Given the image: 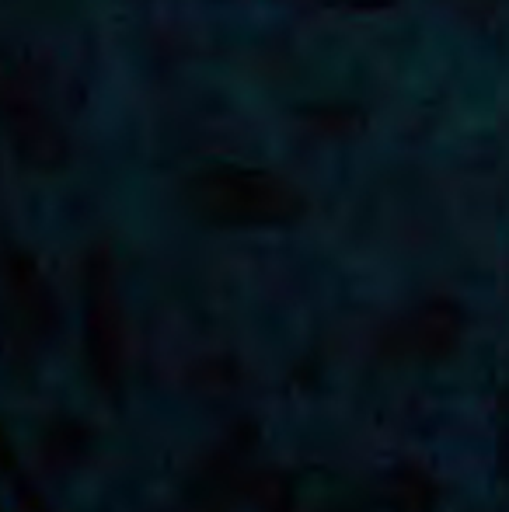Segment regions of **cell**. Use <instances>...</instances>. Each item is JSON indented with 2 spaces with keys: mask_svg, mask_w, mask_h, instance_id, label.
Segmentation results:
<instances>
[{
  "mask_svg": "<svg viewBox=\"0 0 509 512\" xmlns=\"http://www.w3.org/2000/svg\"><path fill=\"white\" fill-rule=\"evenodd\" d=\"M185 196L196 216L220 227H276L304 213V196L262 168H206L192 175Z\"/></svg>",
  "mask_w": 509,
  "mask_h": 512,
  "instance_id": "cell-1",
  "label": "cell"
},
{
  "mask_svg": "<svg viewBox=\"0 0 509 512\" xmlns=\"http://www.w3.org/2000/svg\"><path fill=\"white\" fill-rule=\"evenodd\" d=\"M499 460H503V471L509 478V405H506V425H503V450H499Z\"/></svg>",
  "mask_w": 509,
  "mask_h": 512,
  "instance_id": "cell-3",
  "label": "cell"
},
{
  "mask_svg": "<svg viewBox=\"0 0 509 512\" xmlns=\"http://www.w3.org/2000/svg\"><path fill=\"white\" fill-rule=\"evenodd\" d=\"M405 352H419V356H443L454 349L457 335H461V310L454 304H429L422 307L412 321L405 324Z\"/></svg>",
  "mask_w": 509,
  "mask_h": 512,
  "instance_id": "cell-2",
  "label": "cell"
}]
</instances>
